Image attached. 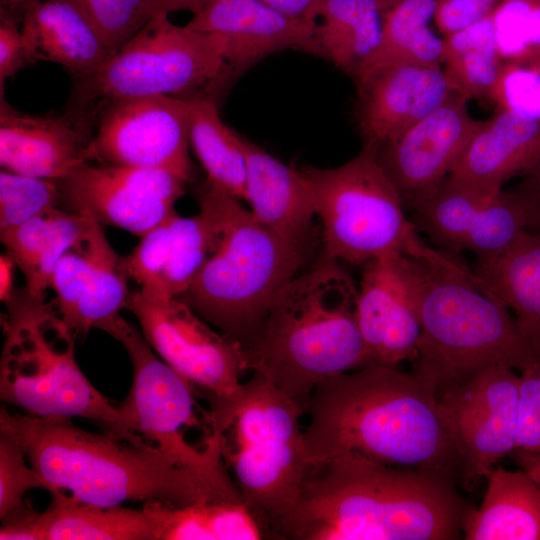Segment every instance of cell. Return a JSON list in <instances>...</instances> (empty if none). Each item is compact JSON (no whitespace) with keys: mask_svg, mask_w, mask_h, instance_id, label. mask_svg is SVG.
Here are the masks:
<instances>
[{"mask_svg":"<svg viewBox=\"0 0 540 540\" xmlns=\"http://www.w3.org/2000/svg\"><path fill=\"white\" fill-rule=\"evenodd\" d=\"M304 429L310 465L355 454L454 481L462 462L434 389L413 371L368 365L320 382Z\"/></svg>","mask_w":540,"mask_h":540,"instance_id":"6da1fadb","label":"cell"},{"mask_svg":"<svg viewBox=\"0 0 540 540\" xmlns=\"http://www.w3.org/2000/svg\"><path fill=\"white\" fill-rule=\"evenodd\" d=\"M465 507L454 481L347 454L310 465L279 539H459Z\"/></svg>","mask_w":540,"mask_h":540,"instance_id":"7a4b0ae2","label":"cell"},{"mask_svg":"<svg viewBox=\"0 0 540 540\" xmlns=\"http://www.w3.org/2000/svg\"><path fill=\"white\" fill-rule=\"evenodd\" d=\"M0 431L23 449L50 486L97 506L128 501L181 507L207 501L241 502L233 480L215 478L170 460L137 435L93 433L71 419H48L0 411Z\"/></svg>","mask_w":540,"mask_h":540,"instance_id":"3957f363","label":"cell"},{"mask_svg":"<svg viewBox=\"0 0 540 540\" xmlns=\"http://www.w3.org/2000/svg\"><path fill=\"white\" fill-rule=\"evenodd\" d=\"M341 262L322 251L277 294L249 351L258 372L306 414L316 386L368 365L356 317L358 287Z\"/></svg>","mask_w":540,"mask_h":540,"instance_id":"277c9868","label":"cell"},{"mask_svg":"<svg viewBox=\"0 0 540 540\" xmlns=\"http://www.w3.org/2000/svg\"><path fill=\"white\" fill-rule=\"evenodd\" d=\"M421 332L412 371L437 398L493 366L540 365L511 311L454 254L412 258Z\"/></svg>","mask_w":540,"mask_h":540,"instance_id":"5b68a950","label":"cell"},{"mask_svg":"<svg viewBox=\"0 0 540 540\" xmlns=\"http://www.w3.org/2000/svg\"><path fill=\"white\" fill-rule=\"evenodd\" d=\"M206 420L244 505L278 538L309 472L302 409L258 372L230 399L209 404Z\"/></svg>","mask_w":540,"mask_h":540,"instance_id":"8992f818","label":"cell"},{"mask_svg":"<svg viewBox=\"0 0 540 540\" xmlns=\"http://www.w3.org/2000/svg\"><path fill=\"white\" fill-rule=\"evenodd\" d=\"M306 255L231 197L218 249L176 298L248 354L274 299L300 273Z\"/></svg>","mask_w":540,"mask_h":540,"instance_id":"52a82bcc","label":"cell"},{"mask_svg":"<svg viewBox=\"0 0 540 540\" xmlns=\"http://www.w3.org/2000/svg\"><path fill=\"white\" fill-rule=\"evenodd\" d=\"M5 305L1 400L41 418L115 424L118 408L81 371L76 337L52 303L23 288Z\"/></svg>","mask_w":540,"mask_h":540,"instance_id":"ba28073f","label":"cell"},{"mask_svg":"<svg viewBox=\"0 0 540 540\" xmlns=\"http://www.w3.org/2000/svg\"><path fill=\"white\" fill-rule=\"evenodd\" d=\"M323 226V252L363 265L389 254L436 258L442 250L419 237L404 204L378 157V148L364 144L346 163L330 169L304 168Z\"/></svg>","mask_w":540,"mask_h":540,"instance_id":"9c48e42d","label":"cell"},{"mask_svg":"<svg viewBox=\"0 0 540 540\" xmlns=\"http://www.w3.org/2000/svg\"><path fill=\"white\" fill-rule=\"evenodd\" d=\"M226 49L223 36L177 26L168 14L156 13L97 71L80 78L81 101L179 97L224 74Z\"/></svg>","mask_w":540,"mask_h":540,"instance_id":"30bf717a","label":"cell"},{"mask_svg":"<svg viewBox=\"0 0 540 540\" xmlns=\"http://www.w3.org/2000/svg\"><path fill=\"white\" fill-rule=\"evenodd\" d=\"M116 340L130 358L132 382L117 407V421L104 431L117 436L137 435L180 466L233 480L221 457L218 438L206 447L188 438V432L194 429L212 433L205 410L198 413L192 386L155 353L129 322Z\"/></svg>","mask_w":540,"mask_h":540,"instance_id":"8fae6325","label":"cell"},{"mask_svg":"<svg viewBox=\"0 0 540 540\" xmlns=\"http://www.w3.org/2000/svg\"><path fill=\"white\" fill-rule=\"evenodd\" d=\"M126 309L155 353L209 404L235 396L251 373L245 349L180 299L134 290Z\"/></svg>","mask_w":540,"mask_h":540,"instance_id":"7c38bea8","label":"cell"},{"mask_svg":"<svg viewBox=\"0 0 540 540\" xmlns=\"http://www.w3.org/2000/svg\"><path fill=\"white\" fill-rule=\"evenodd\" d=\"M189 145V98H125L104 105L84 159L92 164L167 170L188 182L192 178Z\"/></svg>","mask_w":540,"mask_h":540,"instance_id":"4fadbf2b","label":"cell"},{"mask_svg":"<svg viewBox=\"0 0 540 540\" xmlns=\"http://www.w3.org/2000/svg\"><path fill=\"white\" fill-rule=\"evenodd\" d=\"M519 382L516 370L493 366L438 398L466 485L485 478L502 458L516 450Z\"/></svg>","mask_w":540,"mask_h":540,"instance_id":"5bb4252c","label":"cell"},{"mask_svg":"<svg viewBox=\"0 0 540 540\" xmlns=\"http://www.w3.org/2000/svg\"><path fill=\"white\" fill-rule=\"evenodd\" d=\"M185 183L167 170L86 163L59 181L60 207L140 238L175 213Z\"/></svg>","mask_w":540,"mask_h":540,"instance_id":"9a60e30c","label":"cell"},{"mask_svg":"<svg viewBox=\"0 0 540 540\" xmlns=\"http://www.w3.org/2000/svg\"><path fill=\"white\" fill-rule=\"evenodd\" d=\"M124 257L116 253L102 225L93 221L59 260L52 277L51 301L75 337L98 329L116 339L126 320L131 291Z\"/></svg>","mask_w":540,"mask_h":540,"instance_id":"2e32d148","label":"cell"},{"mask_svg":"<svg viewBox=\"0 0 540 540\" xmlns=\"http://www.w3.org/2000/svg\"><path fill=\"white\" fill-rule=\"evenodd\" d=\"M439 250L471 252L476 263L499 256L525 230L522 210L509 190H491L450 176L412 221Z\"/></svg>","mask_w":540,"mask_h":540,"instance_id":"e0dca14e","label":"cell"},{"mask_svg":"<svg viewBox=\"0 0 540 540\" xmlns=\"http://www.w3.org/2000/svg\"><path fill=\"white\" fill-rule=\"evenodd\" d=\"M468 100L452 93L438 108L396 138L378 147L381 165L405 208L428 201L452 172L481 121Z\"/></svg>","mask_w":540,"mask_h":540,"instance_id":"ac0fdd59","label":"cell"},{"mask_svg":"<svg viewBox=\"0 0 540 540\" xmlns=\"http://www.w3.org/2000/svg\"><path fill=\"white\" fill-rule=\"evenodd\" d=\"M361 266L356 317L368 365L414 362L421 326L411 257L389 254Z\"/></svg>","mask_w":540,"mask_h":540,"instance_id":"d6986e66","label":"cell"},{"mask_svg":"<svg viewBox=\"0 0 540 540\" xmlns=\"http://www.w3.org/2000/svg\"><path fill=\"white\" fill-rule=\"evenodd\" d=\"M357 120L365 144L396 138L454 93L441 65L399 64L356 81Z\"/></svg>","mask_w":540,"mask_h":540,"instance_id":"ffe728a7","label":"cell"},{"mask_svg":"<svg viewBox=\"0 0 540 540\" xmlns=\"http://www.w3.org/2000/svg\"><path fill=\"white\" fill-rule=\"evenodd\" d=\"M186 26L223 36L227 63L235 68L286 49L319 56L317 22L291 18L259 0H209Z\"/></svg>","mask_w":540,"mask_h":540,"instance_id":"44dd1931","label":"cell"},{"mask_svg":"<svg viewBox=\"0 0 540 540\" xmlns=\"http://www.w3.org/2000/svg\"><path fill=\"white\" fill-rule=\"evenodd\" d=\"M87 141L67 117L23 114L0 93V165L17 174L60 181L86 164Z\"/></svg>","mask_w":540,"mask_h":540,"instance_id":"7402d4cb","label":"cell"},{"mask_svg":"<svg viewBox=\"0 0 540 540\" xmlns=\"http://www.w3.org/2000/svg\"><path fill=\"white\" fill-rule=\"evenodd\" d=\"M247 160L246 198L261 224L308 253L315 202L303 170L286 165L242 136Z\"/></svg>","mask_w":540,"mask_h":540,"instance_id":"603a6c76","label":"cell"},{"mask_svg":"<svg viewBox=\"0 0 540 540\" xmlns=\"http://www.w3.org/2000/svg\"><path fill=\"white\" fill-rule=\"evenodd\" d=\"M540 175V120L497 111L481 121L448 175L491 190L516 177Z\"/></svg>","mask_w":540,"mask_h":540,"instance_id":"cb8c5ba5","label":"cell"},{"mask_svg":"<svg viewBox=\"0 0 540 540\" xmlns=\"http://www.w3.org/2000/svg\"><path fill=\"white\" fill-rule=\"evenodd\" d=\"M20 26L33 62L57 63L80 78L97 71L112 55L72 0L35 1L22 12Z\"/></svg>","mask_w":540,"mask_h":540,"instance_id":"d4e9b609","label":"cell"},{"mask_svg":"<svg viewBox=\"0 0 540 540\" xmlns=\"http://www.w3.org/2000/svg\"><path fill=\"white\" fill-rule=\"evenodd\" d=\"M164 504L144 503L140 509L82 503L66 493L52 495L38 512L37 540H160Z\"/></svg>","mask_w":540,"mask_h":540,"instance_id":"484cf974","label":"cell"},{"mask_svg":"<svg viewBox=\"0 0 540 540\" xmlns=\"http://www.w3.org/2000/svg\"><path fill=\"white\" fill-rule=\"evenodd\" d=\"M474 282L500 300L540 361V233L523 230L496 258L476 263Z\"/></svg>","mask_w":540,"mask_h":540,"instance_id":"4316f807","label":"cell"},{"mask_svg":"<svg viewBox=\"0 0 540 540\" xmlns=\"http://www.w3.org/2000/svg\"><path fill=\"white\" fill-rule=\"evenodd\" d=\"M232 195L205 182L198 190L199 212H176L165 222V265L156 296L179 297L218 249Z\"/></svg>","mask_w":540,"mask_h":540,"instance_id":"83f0119b","label":"cell"},{"mask_svg":"<svg viewBox=\"0 0 540 540\" xmlns=\"http://www.w3.org/2000/svg\"><path fill=\"white\" fill-rule=\"evenodd\" d=\"M485 479L480 506L464 511V539L540 540V489L532 478L496 465Z\"/></svg>","mask_w":540,"mask_h":540,"instance_id":"f1b7e54d","label":"cell"},{"mask_svg":"<svg viewBox=\"0 0 540 540\" xmlns=\"http://www.w3.org/2000/svg\"><path fill=\"white\" fill-rule=\"evenodd\" d=\"M94 220L56 207L0 234L6 253L25 278V289L45 298L64 253Z\"/></svg>","mask_w":540,"mask_h":540,"instance_id":"f546056e","label":"cell"},{"mask_svg":"<svg viewBox=\"0 0 540 540\" xmlns=\"http://www.w3.org/2000/svg\"><path fill=\"white\" fill-rule=\"evenodd\" d=\"M318 19L319 56L355 77L381 43L379 0H320Z\"/></svg>","mask_w":540,"mask_h":540,"instance_id":"4dcf8cb0","label":"cell"},{"mask_svg":"<svg viewBox=\"0 0 540 540\" xmlns=\"http://www.w3.org/2000/svg\"><path fill=\"white\" fill-rule=\"evenodd\" d=\"M379 3L383 19L381 43L355 75V81L393 65H441L444 40L429 26L437 0H379Z\"/></svg>","mask_w":540,"mask_h":540,"instance_id":"1f68e13d","label":"cell"},{"mask_svg":"<svg viewBox=\"0 0 540 540\" xmlns=\"http://www.w3.org/2000/svg\"><path fill=\"white\" fill-rule=\"evenodd\" d=\"M189 141L207 182L245 200L247 160L242 135L224 123L213 100L189 98Z\"/></svg>","mask_w":540,"mask_h":540,"instance_id":"d6a6232c","label":"cell"},{"mask_svg":"<svg viewBox=\"0 0 540 540\" xmlns=\"http://www.w3.org/2000/svg\"><path fill=\"white\" fill-rule=\"evenodd\" d=\"M443 40L441 65L452 91L468 101L489 99L503 63L492 15Z\"/></svg>","mask_w":540,"mask_h":540,"instance_id":"836d02e7","label":"cell"},{"mask_svg":"<svg viewBox=\"0 0 540 540\" xmlns=\"http://www.w3.org/2000/svg\"><path fill=\"white\" fill-rule=\"evenodd\" d=\"M272 539L266 527L241 502L207 501L163 507L160 540Z\"/></svg>","mask_w":540,"mask_h":540,"instance_id":"e575fe53","label":"cell"},{"mask_svg":"<svg viewBox=\"0 0 540 540\" xmlns=\"http://www.w3.org/2000/svg\"><path fill=\"white\" fill-rule=\"evenodd\" d=\"M59 181L0 172V234L50 209L60 207Z\"/></svg>","mask_w":540,"mask_h":540,"instance_id":"d590c367","label":"cell"},{"mask_svg":"<svg viewBox=\"0 0 540 540\" xmlns=\"http://www.w3.org/2000/svg\"><path fill=\"white\" fill-rule=\"evenodd\" d=\"M491 15L502 61L540 57V0H504Z\"/></svg>","mask_w":540,"mask_h":540,"instance_id":"8d00e7d4","label":"cell"},{"mask_svg":"<svg viewBox=\"0 0 540 540\" xmlns=\"http://www.w3.org/2000/svg\"><path fill=\"white\" fill-rule=\"evenodd\" d=\"M114 54L152 17L151 0H72Z\"/></svg>","mask_w":540,"mask_h":540,"instance_id":"74e56055","label":"cell"},{"mask_svg":"<svg viewBox=\"0 0 540 540\" xmlns=\"http://www.w3.org/2000/svg\"><path fill=\"white\" fill-rule=\"evenodd\" d=\"M488 100L497 111L540 120V57L503 61Z\"/></svg>","mask_w":540,"mask_h":540,"instance_id":"f35d334b","label":"cell"},{"mask_svg":"<svg viewBox=\"0 0 540 540\" xmlns=\"http://www.w3.org/2000/svg\"><path fill=\"white\" fill-rule=\"evenodd\" d=\"M32 489L51 490L17 441L0 431V519L23 508L26 493Z\"/></svg>","mask_w":540,"mask_h":540,"instance_id":"ab89813d","label":"cell"},{"mask_svg":"<svg viewBox=\"0 0 540 540\" xmlns=\"http://www.w3.org/2000/svg\"><path fill=\"white\" fill-rule=\"evenodd\" d=\"M519 374L516 450L540 453V365Z\"/></svg>","mask_w":540,"mask_h":540,"instance_id":"60d3db41","label":"cell"},{"mask_svg":"<svg viewBox=\"0 0 540 540\" xmlns=\"http://www.w3.org/2000/svg\"><path fill=\"white\" fill-rule=\"evenodd\" d=\"M31 59L21 31L20 19L0 7V93L4 82L31 65Z\"/></svg>","mask_w":540,"mask_h":540,"instance_id":"b9f144b4","label":"cell"},{"mask_svg":"<svg viewBox=\"0 0 540 540\" xmlns=\"http://www.w3.org/2000/svg\"><path fill=\"white\" fill-rule=\"evenodd\" d=\"M504 0H437L434 21L445 36L475 24L488 16Z\"/></svg>","mask_w":540,"mask_h":540,"instance_id":"7bdbcfd3","label":"cell"},{"mask_svg":"<svg viewBox=\"0 0 540 540\" xmlns=\"http://www.w3.org/2000/svg\"><path fill=\"white\" fill-rule=\"evenodd\" d=\"M509 192L522 210L525 230L540 233V175L523 178Z\"/></svg>","mask_w":540,"mask_h":540,"instance_id":"ee69618b","label":"cell"},{"mask_svg":"<svg viewBox=\"0 0 540 540\" xmlns=\"http://www.w3.org/2000/svg\"><path fill=\"white\" fill-rule=\"evenodd\" d=\"M291 18L316 23L320 0H259Z\"/></svg>","mask_w":540,"mask_h":540,"instance_id":"f6af8a7d","label":"cell"},{"mask_svg":"<svg viewBox=\"0 0 540 540\" xmlns=\"http://www.w3.org/2000/svg\"><path fill=\"white\" fill-rule=\"evenodd\" d=\"M209 0H151L152 16L156 13L168 14L178 11H188L193 15L198 13Z\"/></svg>","mask_w":540,"mask_h":540,"instance_id":"bcb514c9","label":"cell"},{"mask_svg":"<svg viewBox=\"0 0 540 540\" xmlns=\"http://www.w3.org/2000/svg\"><path fill=\"white\" fill-rule=\"evenodd\" d=\"M16 267L13 259L7 254L0 257V298L6 304L14 296V268Z\"/></svg>","mask_w":540,"mask_h":540,"instance_id":"7dc6e473","label":"cell"},{"mask_svg":"<svg viewBox=\"0 0 540 540\" xmlns=\"http://www.w3.org/2000/svg\"><path fill=\"white\" fill-rule=\"evenodd\" d=\"M511 457L519 468L524 470L540 489V453H527L515 450Z\"/></svg>","mask_w":540,"mask_h":540,"instance_id":"c3c4849f","label":"cell"},{"mask_svg":"<svg viewBox=\"0 0 540 540\" xmlns=\"http://www.w3.org/2000/svg\"><path fill=\"white\" fill-rule=\"evenodd\" d=\"M38 0H1V7L20 19L22 12L27 6Z\"/></svg>","mask_w":540,"mask_h":540,"instance_id":"681fc988","label":"cell"}]
</instances>
